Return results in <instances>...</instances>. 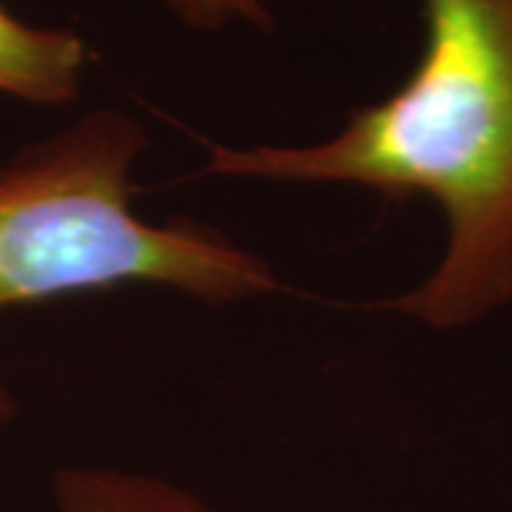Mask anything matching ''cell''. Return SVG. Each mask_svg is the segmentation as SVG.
I'll return each mask as SVG.
<instances>
[{
  "label": "cell",
  "mask_w": 512,
  "mask_h": 512,
  "mask_svg": "<svg viewBox=\"0 0 512 512\" xmlns=\"http://www.w3.org/2000/svg\"><path fill=\"white\" fill-rule=\"evenodd\" d=\"M419 9L421 52L399 89L316 143H211L205 174L430 200L444 217V251L427 279L382 308L458 330L512 305V0Z\"/></svg>",
  "instance_id": "obj_1"
},
{
  "label": "cell",
  "mask_w": 512,
  "mask_h": 512,
  "mask_svg": "<svg viewBox=\"0 0 512 512\" xmlns=\"http://www.w3.org/2000/svg\"><path fill=\"white\" fill-rule=\"evenodd\" d=\"M57 512H217L174 481L114 467H63L55 476Z\"/></svg>",
  "instance_id": "obj_4"
},
{
  "label": "cell",
  "mask_w": 512,
  "mask_h": 512,
  "mask_svg": "<svg viewBox=\"0 0 512 512\" xmlns=\"http://www.w3.org/2000/svg\"><path fill=\"white\" fill-rule=\"evenodd\" d=\"M143 126L94 109L0 163V311L120 285H157L205 305L279 288L265 256L191 220L148 222L134 211ZM18 416L0 382V421Z\"/></svg>",
  "instance_id": "obj_2"
},
{
  "label": "cell",
  "mask_w": 512,
  "mask_h": 512,
  "mask_svg": "<svg viewBox=\"0 0 512 512\" xmlns=\"http://www.w3.org/2000/svg\"><path fill=\"white\" fill-rule=\"evenodd\" d=\"M92 46L69 26H37L0 3V94L32 106L74 103Z\"/></svg>",
  "instance_id": "obj_3"
},
{
  "label": "cell",
  "mask_w": 512,
  "mask_h": 512,
  "mask_svg": "<svg viewBox=\"0 0 512 512\" xmlns=\"http://www.w3.org/2000/svg\"><path fill=\"white\" fill-rule=\"evenodd\" d=\"M171 18L191 32H225L234 26L274 29V0H157Z\"/></svg>",
  "instance_id": "obj_5"
}]
</instances>
